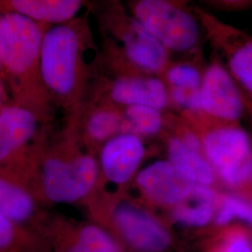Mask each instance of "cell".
I'll list each match as a JSON object with an SVG mask.
<instances>
[{
    "instance_id": "cell-1",
    "label": "cell",
    "mask_w": 252,
    "mask_h": 252,
    "mask_svg": "<svg viewBox=\"0 0 252 252\" xmlns=\"http://www.w3.org/2000/svg\"><path fill=\"white\" fill-rule=\"evenodd\" d=\"M80 40L67 26L51 28L43 35L39 54L40 71L46 85L55 94L64 95L73 90L78 71Z\"/></svg>"
},
{
    "instance_id": "cell-2",
    "label": "cell",
    "mask_w": 252,
    "mask_h": 252,
    "mask_svg": "<svg viewBox=\"0 0 252 252\" xmlns=\"http://www.w3.org/2000/svg\"><path fill=\"white\" fill-rule=\"evenodd\" d=\"M136 21L166 49L184 52L196 43V21L183 9L163 0H142L135 7Z\"/></svg>"
},
{
    "instance_id": "cell-3",
    "label": "cell",
    "mask_w": 252,
    "mask_h": 252,
    "mask_svg": "<svg viewBox=\"0 0 252 252\" xmlns=\"http://www.w3.org/2000/svg\"><path fill=\"white\" fill-rule=\"evenodd\" d=\"M42 39L35 21L14 11L5 12L0 35L2 71L14 78L25 76L39 58Z\"/></svg>"
},
{
    "instance_id": "cell-4",
    "label": "cell",
    "mask_w": 252,
    "mask_h": 252,
    "mask_svg": "<svg viewBox=\"0 0 252 252\" xmlns=\"http://www.w3.org/2000/svg\"><path fill=\"white\" fill-rule=\"evenodd\" d=\"M202 148L207 162L224 181L232 185L244 182L252 171L251 141L238 128L215 129L204 137Z\"/></svg>"
},
{
    "instance_id": "cell-5",
    "label": "cell",
    "mask_w": 252,
    "mask_h": 252,
    "mask_svg": "<svg viewBox=\"0 0 252 252\" xmlns=\"http://www.w3.org/2000/svg\"><path fill=\"white\" fill-rule=\"evenodd\" d=\"M96 163L90 156L72 161L49 160L42 170V182L47 197L54 202H73L92 189Z\"/></svg>"
},
{
    "instance_id": "cell-6",
    "label": "cell",
    "mask_w": 252,
    "mask_h": 252,
    "mask_svg": "<svg viewBox=\"0 0 252 252\" xmlns=\"http://www.w3.org/2000/svg\"><path fill=\"white\" fill-rule=\"evenodd\" d=\"M201 106L207 114L226 121L242 115L243 102L229 73L220 64L209 66L200 87Z\"/></svg>"
},
{
    "instance_id": "cell-7",
    "label": "cell",
    "mask_w": 252,
    "mask_h": 252,
    "mask_svg": "<svg viewBox=\"0 0 252 252\" xmlns=\"http://www.w3.org/2000/svg\"><path fill=\"white\" fill-rule=\"evenodd\" d=\"M137 183L150 198L160 204L179 203L196 185L170 161L154 162L145 168Z\"/></svg>"
},
{
    "instance_id": "cell-8",
    "label": "cell",
    "mask_w": 252,
    "mask_h": 252,
    "mask_svg": "<svg viewBox=\"0 0 252 252\" xmlns=\"http://www.w3.org/2000/svg\"><path fill=\"white\" fill-rule=\"evenodd\" d=\"M115 219L127 241L143 252H160L167 247L169 235L153 218L137 207L124 204Z\"/></svg>"
},
{
    "instance_id": "cell-9",
    "label": "cell",
    "mask_w": 252,
    "mask_h": 252,
    "mask_svg": "<svg viewBox=\"0 0 252 252\" xmlns=\"http://www.w3.org/2000/svg\"><path fill=\"white\" fill-rule=\"evenodd\" d=\"M144 153V145L138 135L123 133L113 136L101 153L105 175L112 182L125 183L137 169Z\"/></svg>"
},
{
    "instance_id": "cell-10",
    "label": "cell",
    "mask_w": 252,
    "mask_h": 252,
    "mask_svg": "<svg viewBox=\"0 0 252 252\" xmlns=\"http://www.w3.org/2000/svg\"><path fill=\"white\" fill-rule=\"evenodd\" d=\"M35 115L27 108L8 106L0 110V162L14 156L35 134Z\"/></svg>"
},
{
    "instance_id": "cell-11",
    "label": "cell",
    "mask_w": 252,
    "mask_h": 252,
    "mask_svg": "<svg viewBox=\"0 0 252 252\" xmlns=\"http://www.w3.org/2000/svg\"><path fill=\"white\" fill-rule=\"evenodd\" d=\"M123 41L127 57L140 68L157 72L165 65L166 48L136 20L125 31Z\"/></svg>"
},
{
    "instance_id": "cell-12",
    "label": "cell",
    "mask_w": 252,
    "mask_h": 252,
    "mask_svg": "<svg viewBox=\"0 0 252 252\" xmlns=\"http://www.w3.org/2000/svg\"><path fill=\"white\" fill-rule=\"evenodd\" d=\"M111 97L116 103L130 106H147L158 110L168 103L165 85L156 78H124L116 81L111 89Z\"/></svg>"
},
{
    "instance_id": "cell-13",
    "label": "cell",
    "mask_w": 252,
    "mask_h": 252,
    "mask_svg": "<svg viewBox=\"0 0 252 252\" xmlns=\"http://www.w3.org/2000/svg\"><path fill=\"white\" fill-rule=\"evenodd\" d=\"M8 11H14L35 22L61 24L73 18L81 8L78 0H12Z\"/></svg>"
},
{
    "instance_id": "cell-14",
    "label": "cell",
    "mask_w": 252,
    "mask_h": 252,
    "mask_svg": "<svg viewBox=\"0 0 252 252\" xmlns=\"http://www.w3.org/2000/svg\"><path fill=\"white\" fill-rule=\"evenodd\" d=\"M201 151L187 146L180 136L173 137L168 143L170 162L184 172L195 184L207 186L213 181L214 171Z\"/></svg>"
},
{
    "instance_id": "cell-15",
    "label": "cell",
    "mask_w": 252,
    "mask_h": 252,
    "mask_svg": "<svg viewBox=\"0 0 252 252\" xmlns=\"http://www.w3.org/2000/svg\"><path fill=\"white\" fill-rule=\"evenodd\" d=\"M215 209V194L205 185L196 184L178 203L175 218L189 225H204L209 221Z\"/></svg>"
},
{
    "instance_id": "cell-16",
    "label": "cell",
    "mask_w": 252,
    "mask_h": 252,
    "mask_svg": "<svg viewBox=\"0 0 252 252\" xmlns=\"http://www.w3.org/2000/svg\"><path fill=\"white\" fill-rule=\"evenodd\" d=\"M33 201L23 188L0 178V216L12 223L24 221L33 211Z\"/></svg>"
},
{
    "instance_id": "cell-17",
    "label": "cell",
    "mask_w": 252,
    "mask_h": 252,
    "mask_svg": "<svg viewBox=\"0 0 252 252\" xmlns=\"http://www.w3.org/2000/svg\"><path fill=\"white\" fill-rule=\"evenodd\" d=\"M160 110L147 106H130L126 111L124 133L135 135H153L162 128Z\"/></svg>"
},
{
    "instance_id": "cell-18",
    "label": "cell",
    "mask_w": 252,
    "mask_h": 252,
    "mask_svg": "<svg viewBox=\"0 0 252 252\" xmlns=\"http://www.w3.org/2000/svg\"><path fill=\"white\" fill-rule=\"evenodd\" d=\"M87 130L91 137L102 141L115 136L120 130H124V120L111 110H100L90 118Z\"/></svg>"
},
{
    "instance_id": "cell-19",
    "label": "cell",
    "mask_w": 252,
    "mask_h": 252,
    "mask_svg": "<svg viewBox=\"0 0 252 252\" xmlns=\"http://www.w3.org/2000/svg\"><path fill=\"white\" fill-rule=\"evenodd\" d=\"M67 252H119L112 239L95 227H87L81 232L78 243Z\"/></svg>"
},
{
    "instance_id": "cell-20",
    "label": "cell",
    "mask_w": 252,
    "mask_h": 252,
    "mask_svg": "<svg viewBox=\"0 0 252 252\" xmlns=\"http://www.w3.org/2000/svg\"><path fill=\"white\" fill-rule=\"evenodd\" d=\"M230 67L235 78L252 93V41L240 47L233 54Z\"/></svg>"
},
{
    "instance_id": "cell-21",
    "label": "cell",
    "mask_w": 252,
    "mask_h": 252,
    "mask_svg": "<svg viewBox=\"0 0 252 252\" xmlns=\"http://www.w3.org/2000/svg\"><path fill=\"white\" fill-rule=\"evenodd\" d=\"M167 80L173 87L181 89L200 88L202 77L198 70L191 65L179 64L167 72Z\"/></svg>"
},
{
    "instance_id": "cell-22",
    "label": "cell",
    "mask_w": 252,
    "mask_h": 252,
    "mask_svg": "<svg viewBox=\"0 0 252 252\" xmlns=\"http://www.w3.org/2000/svg\"><path fill=\"white\" fill-rule=\"evenodd\" d=\"M234 217L252 222V208L241 199L228 196L223 200L218 216V222L220 224L226 223Z\"/></svg>"
},
{
    "instance_id": "cell-23",
    "label": "cell",
    "mask_w": 252,
    "mask_h": 252,
    "mask_svg": "<svg viewBox=\"0 0 252 252\" xmlns=\"http://www.w3.org/2000/svg\"><path fill=\"white\" fill-rule=\"evenodd\" d=\"M171 97L177 105L182 108L195 111L202 109L200 88L181 89L172 87Z\"/></svg>"
},
{
    "instance_id": "cell-24",
    "label": "cell",
    "mask_w": 252,
    "mask_h": 252,
    "mask_svg": "<svg viewBox=\"0 0 252 252\" xmlns=\"http://www.w3.org/2000/svg\"><path fill=\"white\" fill-rule=\"evenodd\" d=\"M14 237L13 223L4 217L0 216V250L6 249Z\"/></svg>"
},
{
    "instance_id": "cell-25",
    "label": "cell",
    "mask_w": 252,
    "mask_h": 252,
    "mask_svg": "<svg viewBox=\"0 0 252 252\" xmlns=\"http://www.w3.org/2000/svg\"><path fill=\"white\" fill-rule=\"evenodd\" d=\"M227 252H252V249L250 247V244L244 238H236L231 244Z\"/></svg>"
},
{
    "instance_id": "cell-26",
    "label": "cell",
    "mask_w": 252,
    "mask_h": 252,
    "mask_svg": "<svg viewBox=\"0 0 252 252\" xmlns=\"http://www.w3.org/2000/svg\"><path fill=\"white\" fill-rule=\"evenodd\" d=\"M3 15L0 12V35H1V25H2V20H3ZM1 71H2V63H1V56H0V75H1Z\"/></svg>"
},
{
    "instance_id": "cell-27",
    "label": "cell",
    "mask_w": 252,
    "mask_h": 252,
    "mask_svg": "<svg viewBox=\"0 0 252 252\" xmlns=\"http://www.w3.org/2000/svg\"></svg>"
}]
</instances>
